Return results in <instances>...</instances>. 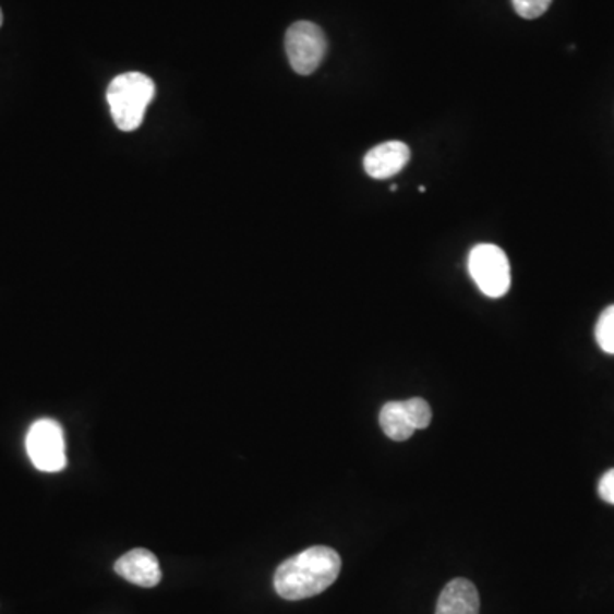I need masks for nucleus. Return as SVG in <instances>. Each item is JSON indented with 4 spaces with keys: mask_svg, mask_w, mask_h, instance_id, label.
Listing matches in <instances>:
<instances>
[{
    "mask_svg": "<svg viewBox=\"0 0 614 614\" xmlns=\"http://www.w3.org/2000/svg\"><path fill=\"white\" fill-rule=\"evenodd\" d=\"M340 571L341 558L335 550L311 546L280 564L275 571V591L287 601L313 598L333 586Z\"/></svg>",
    "mask_w": 614,
    "mask_h": 614,
    "instance_id": "1",
    "label": "nucleus"
},
{
    "mask_svg": "<svg viewBox=\"0 0 614 614\" xmlns=\"http://www.w3.org/2000/svg\"><path fill=\"white\" fill-rule=\"evenodd\" d=\"M156 96L153 79L141 72H127L111 81L106 91L115 125L122 132H133L144 122L145 111Z\"/></svg>",
    "mask_w": 614,
    "mask_h": 614,
    "instance_id": "2",
    "label": "nucleus"
},
{
    "mask_svg": "<svg viewBox=\"0 0 614 614\" xmlns=\"http://www.w3.org/2000/svg\"><path fill=\"white\" fill-rule=\"evenodd\" d=\"M468 270L486 298L498 299L510 289V265L507 255L495 244H478L468 258Z\"/></svg>",
    "mask_w": 614,
    "mask_h": 614,
    "instance_id": "3",
    "label": "nucleus"
},
{
    "mask_svg": "<svg viewBox=\"0 0 614 614\" xmlns=\"http://www.w3.org/2000/svg\"><path fill=\"white\" fill-rule=\"evenodd\" d=\"M286 50L293 71L310 75L322 65L328 50V41L317 24L298 21L287 32Z\"/></svg>",
    "mask_w": 614,
    "mask_h": 614,
    "instance_id": "4",
    "label": "nucleus"
},
{
    "mask_svg": "<svg viewBox=\"0 0 614 614\" xmlns=\"http://www.w3.org/2000/svg\"><path fill=\"white\" fill-rule=\"evenodd\" d=\"M26 450L36 470L45 473L62 471L67 465L65 438L59 422L41 419L33 423L26 435Z\"/></svg>",
    "mask_w": 614,
    "mask_h": 614,
    "instance_id": "5",
    "label": "nucleus"
},
{
    "mask_svg": "<svg viewBox=\"0 0 614 614\" xmlns=\"http://www.w3.org/2000/svg\"><path fill=\"white\" fill-rule=\"evenodd\" d=\"M115 571L129 582L145 587V589L156 587L162 579L159 559L153 552L145 549H135L120 556L115 564Z\"/></svg>",
    "mask_w": 614,
    "mask_h": 614,
    "instance_id": "6",
    "label": "nucleus"
},
{
    "mask_svg": "<svg viewBox=\"0 0 614 614\" xmlns=\"http://www.w3.org/2000/svg\"><path fill=\"white\" fill-rule=\"evenodd\" d=\"M410 156V147L405 142H384L365 154L364 169L374 180H388L408 165Z\"/></svg>",
    "mask_w": 614,
    "mask_h": 614,
    "instance_id": "7",
    "label": "nucleus"
},
{
    "mask_svg": "<svg viewBox=\"0 0 614 614\" xmlns=\"http://www.w3.org/2000/svg\"><path fill=\"white\" fill-rule=\"evenodd\" d=\"M435 614H480V594L468 579H454L438 595Z\"/></svg>",
    "mask_w": 614,
    "mask_h": 614,
    "instance_id": "8",
    "label": "nucleus"
},
{
    "mask_svg": "<svg viewBox=\"0 0 614 614\" xmlns=\"http://www.w3.org/2000/svg\"><path fill=\"white\" fill-rule=\"evenodd\" d=\"M380 425L384 434L396 443H404L416 434V426L411 423L404 401H389L381 408Z\"/></svg>",
    "mask_w": 614,
    "mask_h": 614,
    "instance_id": "9",
    "label": "nucleus"
},
{
    "mask_svg": "<svg viewBox=\"0 0 614 614\" xmlns=\"http://www.w3.org/2000/svg\"><path fill=\"white\" fill-rule=\"evenodd\" d=\"M595 340L604 352L614 356V305H610L599 316L595 325Z\"/></svg>",
    "mask_w": 614,
    "mask_h": 614,
    "instance_id": "10",
    "label": "nucleus"
},
{
    "mask_svg": "<svg viewBox=\"0 0 614 614\" xmlns=\"http://www.w3.org/2000/svg\"><path fill=\"white\" fill-rule=\"evenodd\" d=\"M405 408L410 416L411 423L416 426V431H423L432 422V408L423 398L405 399Z\"/></svg>",
    "mask_w": 614,
    "mask_h": 614,
    "instance_id": "11",
    "label": "nucleus"
},
{
    "mask_svg": "<svg viewBox=\"0 0 614 614\" xmlns=\"http://www.w3.org/2000/svg\"><path fill=\"white\" fill-rule=\"evenodd\" d=\"M517 14L525 20H537L549 11L552 0H513Z\"/></svg>",
    "mask_w": 614,
    "mask_h": 614,
    "instance_id": "12",
    "label": "nucleus"
},
{
    "mask_svg": "<svg viewBox=\"0 0 614 614\" xmlns=\"http://www.w3.org/2000/svg\"><path fill=\"white\" fill-rule=\"evenodd\" d=\"M599 497L603 498L606 504L614 505V468L599 480Z\"/></svg>",
    "mask_w": 614,
    "mask_h": 614,
    "instance_id": "13",
    "label": "nucleus"
},
{
    "mask_svg": "<svg viewBox=\"0 0 614 614\" xmlns=\"http://www.w3.org/2000/svg\"><path fill=\"white\" fill-rule=\"evenodd\" d=\"M2 21H4V14H2V9H0V26H2Z\"/></svg>",
    "mask_w": 614,
    "mask_h": 614,
    "instance_id": "14",
    "label": "nucleus"
}]
</instances>
